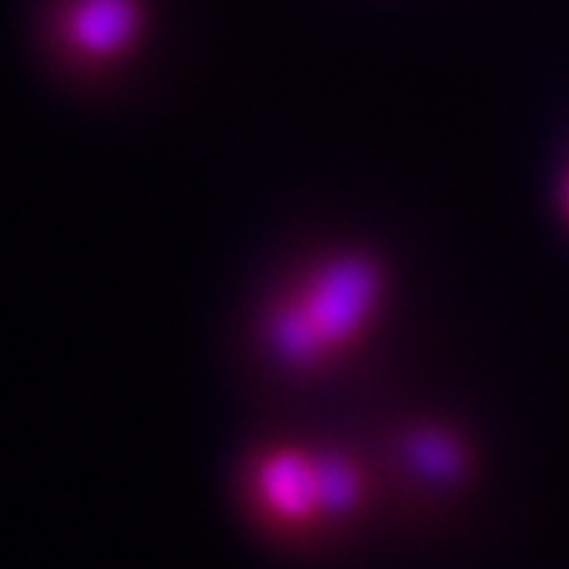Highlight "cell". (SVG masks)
<instances>
[{
	"instance_id": "6da1fadb",
	"label": "cell",
	"mask_w": 569,
	"mask_h": 569,
	"mask_svg": "<svg viewBox=\"0 0 569 569\" xmlns=\"http://www.w3.org/2000/svg\"><path fill=\"white\" fill-rule=\"evenodd\" d=\"M332 359L367 336L382 301V272L359 251H336L311 261L290 284Z\"/></svg>"
},
{
	"instance_id": "7a4b0ae2",
	"label": "cell",
	"mask_w": 569,
	"mask_h": 569,
	"mask_svg": "<svg viewBox=\"0 0 569 569\" xmlns=\"http://www.w3.org/2000/svg\"><path fill=\"white\" fill-rule=\"evenodd\" d=\"M246 490L256 515L277 530L306 532L325 528L315 448L296 443L261 448L246 469Z\"/></svg>"
},
{
	"instance_id": "3957f363",
	"label": "cell",
	"mask_w": 569,
	"mask_h": 569,
	"mask_svg": "<svg viewBox=\"0 0 569 569\" xmlns=\"http://www.w3.org/2000/svg\"><path fill=\"white\" fill-rule=\"evenodd\" d=\"M140 27L138 0H71L61 19V38L77 59L106 63L130 51Z\"/></svg>"
},
{
	"instance_id": "277c9868",
	"label": "cell",
	"mask_w": 569,
	"mask_h": 569,
	"mask_svg": "<svg viewBox=\"0 0 569 569\" xmlns=\"http://www.w3.org/2000/svg\"><path fill=\"white\" fill-rule=\"evenodd\" d=\"M261 340L282 367L296 372H319L332 365V356L311 325L293 288L277 293L261 311Z\"/></svg>"
},
{
	"instance_id": "5b68a950",
	"label": "cell",
	"mask_w": 569,
	"mask_h": 569,
	"mask_svg": "<svg viewBox=\"0 0 569 569\" xmlns=\"http://www.w3.org/2000/svg\"><path fill=\"white\" fill-rule=\"evenodd\" d=\"M319 507L325 525L343 522L365 507L369 480L361 461L346 448H315Z\"/></svg>"
},
{
	"instance_id": "8992f818",
	"label": "cell",
	"mask_w": 569,
	"mask_h": 569,
	"mask_svg": "<svg viewBox=\"0 0 569 569\" xmlns=\"http://www.w3.org/2000/svg\"><path fill=\"white\" fill-rule=\"evenodd\" d=\"M409 465L425 478L438 482H453L465 472V451L451 436L432 427H419L407 438Z\"/></svg>"
}]
</instances>
